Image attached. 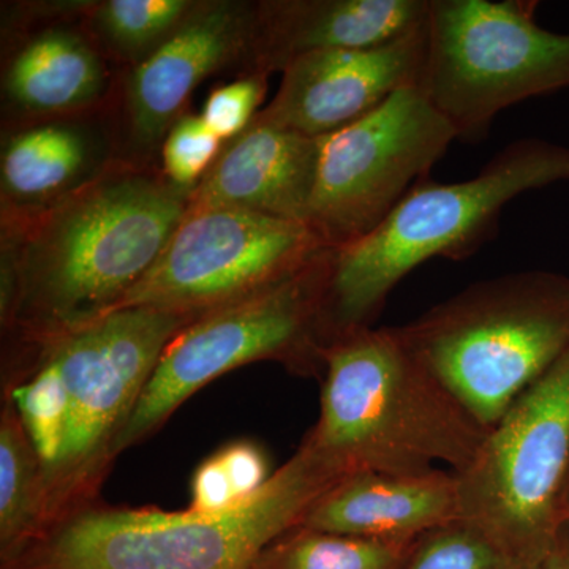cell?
<instances>
[{"instance_id":"9","label":"cell","mask_w":569,"mask_h":569,"mask_svg":"<svg viewBox=\"0 0 569 569\" xmlns=\"http://www.w3.org/2000/svg\"><path fill=\"white\" fill-rule=\"evenodd\" d=\"M569 470V353L490 427L458 479L459 519L527 569L557 545Z\"/></svg>"},{"instance_id":"23","label":"cell","mask_w":569,"mask_h":569,"mask_svg":"<svg viewBox=\"0 0 569 569\" xmlns=\"http://www.w3.org/2000/svg\"><path fill=\"white\" fill-rule=\"evenodd\" d=\"M187 0H108L97 9V24L122 51H141L168 39L193 11Z\"/></svg>"},{"instance_id":"12","label":"cell","mask_w":569,"mask_h":569,"mask_svg":"<svg viewBox=\"0 0 569 569\" xmlns=\"http://www.w3.org/2000/svg\"><path fill=\"white\" fill-rule=\"evenodd\" d=\"M426 58L427 20L377 47L307 52L283 67L279 91L254 121L326 137L365 118L402 89L419 88Z\"/></svg>"},{"instance_id":"22","label":"cell","mask_w":569,"mask_h":569,"mask_svg":"<svg viewBox=\"0 0 569 569\" xmlns=\"http://www.w3.org/2000/svg\"><path fill=\"white\" fill-rule=\"evenodd\" d=\"M402 569H527L481 530L463 520L422 535Z\"/></svg>"},{"instance_id":"1","label":"cell","mask_w":569,"mask_h":569,"mask_svg":"<svg viewBox=\"0 0 569 569\" xmlns=\"http://www.w3.org/2000/svg\"><path fill=\"white\" fill-rule=\"evenodd\" d=\"M187 203L182 190L141 174L77 190L26 246L7 299L11 316L41 348L114 312L162 253Z\"/></svg>"},{"instance_id":"29","label":"cell","mask_w":569,"mask_h":569,"mask_svg":"<svg viewBox=\"0 0 569 569\" xmlns=\"http://www.w3.org/2000/svg\"><path fill=\"white\" fill-rule=\"evenodd\" d=\"M561 523L563 529H569V470L567 482H565L563 497H561Z\"/></svg>"},{"instance_id":"11","label":"cell","mask_w":569,"mask_h":569,"mask_svg":"<svg viewBox=\"0 0 569 569\" xmlns=\"http://www.w3.org/2000/svg\"><path fill=\"white\" fill-rule=\"evenodd\" d=\"M328 250L306 223L233 208H187L156 263L114 312L153 307L201 316L299 274Z\"/></svg>"},{"instance_id":"3","label":"cell","mask_w":569,"mask_h":569,"mask_svg":"<svg viewBox=\"0 0 569 569\" xmlns=\"http://www.w3.org/2000/svg\"><path fill=\"white\" fill-rule=\"evenodd\" d=\"M343 475L307 438L264 488L219 515L91 505L7 569H258L276 539Z\"/></svg>"},{"instance_id":"15","label":"cell","mask_w":569,"mask_h":569,"mask_svg":"<svg viewBox=\"0 0 569 569\" xmlns=\"http://www.w3.org/2000/svg\"><path fill=\"white\" fill-rule=\"evenodd\" d=\"M246 32L244 10L234 3L193 9L134 69L129 84L130 119L142 144L170 132L193 89L233 58Z\"/></svg>"},{"instance_id":"26","label":"cell","mask_w":569,"mask_h":569,"mask_svg":"<svg viewBox=\"0 0 569 569\" xmlns=\"http://www.w3.org/2000/svg\"><path fill=\"white\" fill-rule=\"evenodd\" d=\"M213 455L222 463L239 501L254 496L272 477L268 456L254 441H231Z\"/></svg>"},{"instance_id":"21","label":"cell","mask_w":569,"mask_h":569,"mask_svg":"<svg viewBox=\"0 0 569 569\" xmlns=\"http://www.w3.org/2000/svg\"><path fill=\"white\" fill-rule=\"evenodd\" d=\"M7 397L17 408L26 433L39 456L47 489V481L61 460L69 415L61 370L50 356H37L29 376L10 385Z\"/></svg>"},{"instance_id":"28","label":"cell","mask_w":569,"mask_h":569,"mask_svg":"<svg viewBox=\"0 0 569 569\" xmlns=\"http://www.w3.org/2000/svg\"><path fill=\"white\" fill-rule=\"evenodd\" d=\"M539 569H569V541L565 531Z\"/></svg>"},{"instance_id":"19","label":"cell","mask_w":569,"mask_h":569,"mask_svg":"<svg viewBox=\"0 0 569 569\" xmlns=\"http://www.w3.org/2000/svg\"><path fill=\"white\" fill-rule=\"evenodd\" d=\"M411 546L298 526L264 550L258 569H402Z\"/></svg>"},{"instance_id":"17","label":"cell","mask_w":569,"mask_h":569,"mask_svg":"<svg viewBox=\"0 0 569 569\" xmlns=\"http://www.w3.org/2000/svg\"><path fill=\"white\" fill-rule=\"evenodd\" d=\"M102 82V66L84 40L69 31H47L18 52L7 89L26 110L56 112L88 103Z\"/></svg>"},{"instance_id":"6","label":"cell","mask_w":569,"mask_h":569,"mask_svg":"<svg viewBox=\"0 0 569 569\" xmlns=\"http://www.w3.org/2000/svg\"><path fill=\"white\" fill-rule=\"evenodd\" d=\"M198 317L132 307L108 313L40 348L39 356H50L61 370L69 400L61 460L47 481L44 535L96 503L116 459V441L160 356Z\"/></svg>"},{"instance_id":"25","label":"cell","mask_w":569,"mask_h":569,"mask_svg":"<svg viewBox=\"0 0 569 569\" xmlns=\"http://www.w3.org/2000/svg\"><path fill=\"white\" fill-rule=\"evenodd\" d=\"M266 80L261 74L231 82L209 96L201 118L220 140H234L257 118Z\"/></svg>"},{"instance_id":"20","label":"cell","mask_w":569,"mask_h":569,"mask_svg":"<svg viewBox=\"0 0 569 569\" xmlns=\"http://www.w3.org/2000/svg\"><path fill=\"white\" fill-rule=\"evenodd\" d=\"M86 146L63 127H40L18 134L2 159L3 187L21 198L47 197L80 173Z\"/></svg>"},{"instance_id":"27","label":"cell","mask_w":569,"mask_h":569,"mask_svg":"<svg viewBox=\"0 0 569 569\" xmlns=\"http://www.w3.org/2000/svg\"><path fill=\"white\" fill-rule=\"evenodd\" d=\"M239 503L242 501L236 497L230 478L217 456L203 460L190 482V505L187 511L201 516L219 515Z\"/></svg>"},{"instance_id":"7","label":"cell","mask_w":569,"mask_h":569,"mask_svg":"<svg viewBox=\"0 0 569 569\" xmlns=\"http://www.w3.org/2000/svg\"><path fill=\"white\" fill-rule=\"evenodd\" d=\"M331 250L290 279L201 313L164 348L116 441V456L159 430L216 378L274 359L298 376H323Z\"/></svg>"},{"instance_id":"13","label":"cell","mask_w":569,"mask_h":569,"mask_svg":"<svg viewBox=\"0 0 569 569\" xmlns=\"http://www.w3.org/2000/svg\"><path fill=\"white\" fill-rule=\"evenodd\" d=\"M318 138L254 121L236 137L187 198V208H233L307 224Z\"/></svg>"},{"instance_id":"18","label":"cell","mask_w":569,"mask_h":569,"mask_svg":"<svg viewBox=\"0 0 569 569\" xmlns=\"http://www.w3.org/2000/svg\"><path fill=\"white\" fill-rule=\"evenodd\" d=\"M47 530V489L39 456L7 397L0 415V550L3 567Z\"/></svg>"},{"instance_id":"16","label":"cell","mask_w":569,"mask_h":569,"mask_svg":"<svg viewBox=\"0 0 569 569\" xmlns=\"http://www.w3.org/2000/svg\"><path fill=\"white\" fill-rule=\"evenodd\" d=\"M429 0H298L264 7L266 66L307 52L370 48L421 28Z\"/></svg>"},{"instance_id":"14","label":"cell","mask_w":569,"mask_h":569,"mask_svg":"<svg viewBox=\"0 0 569 569\" xmlns=\"http://www.w3.org/2000/svg\"><path fill=\"white\" fill-rule=\"evenodd\" d=\"M459 519L455 471L387 475L358 471L331 486L307 509L299 526L326 533L415 542Z\"/></svg>"},{"instance_id":"24","label":"cell","mask_w":569,"mask_h":569,"mask_svg":"<svg viewBox=\"0 0 569 569\" xmlns=\"http://www.w3.org/2000/svg\"><path fill=\"white\" fill-rule=\"evenodd\" d=\"M222 140L201 116H182L173 123L163 144V164L173 187L192 189L219 159Z\"/></svg>"},{"instance_id":"4","label":"cell","mask_w":569,"mask_h":569,"mask_svg":"<svg viewBox=\"0 0 569 569\" xmlns=\"http://www.w3.org/2000/svg\"><path fill=\"white\" fill-rule=\"evenodd\" d=\"M560 182H569V146L541 138L511 142L467 181L419 182L372 233L332 249L328 346L372 326L392 290L419 266L433 258L467 260L497 234L507 204Z\"/></svg>"},{"instance_id":"10","label":"cell","mask_w":569,"mask_h":569,"mask_svg":"<svg viewBox=\"0 0 569 569\" xmlns=\"http://www.w3.org/2000/svg\"><path fill=\"white\" fill-rule=\"evenodd\" d=\"M458 133L421 88L318 138L316 190L307 224L329 249L372 233L448 152Z\"/></svg>"},{"instance_id":"2","label":"cell","mask_w":569,"mask_h":569,"mask_svg":"<svg viewBox=\"0 0 569 569\" xmlns=\"http://www.w3.org/2000/svg\"><path fill=\"white\" fill-rule=\"evenodd\" d=\"M320 418L307 440L343 475L463 470L488 430L411 353L397 328L356 329L323 351Z\"/></svg>"},{"instance_id":"8","label":"cell","mask_w":569,"mask_h":569,"mask_svg":"<svg viewBox=\"0 0 569 569\" xmlns=\"http://www.w3.org/2000/svg\"><path fill=\"white\" fill-rule=\"evenodd\" d=\"M535 10L519 0H429L419 88L458 140H481L501 111L569 89V32L541 28Z\"/></svg>"},{"instance_id":"5","label":"cell","mask_w":569,"mask_h":569,"mask_svg":"<svg viewBox=\"0 0 569 569\" xmlns=\"http://www.w3.org/2000/svg\"><path fill=\"white\" fill-rule=\"evenodd\" d=\"M396 328L489 430L569 353V277L522 271L482 280Z\"/></svg>"}]
</instances>
